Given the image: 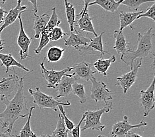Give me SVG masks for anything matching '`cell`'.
<instances>
[{
	"label": "cell",
	"mask_w": 155,
	"mask_h": 137,
	"mask_svg": "<svg viewBox=\"0 0 155 137\" xmlns=\"http://www.w3.org/2000/svg\"><path fill=\"white\" fill-rule=\"evenodd\" d=\"M46 56L44 57L43 61L40 64V68H41L42 75L45 80L47 84V87L48 88H55L57 84L60 83L62 78L65 76H69V74H66L68 72L72 71V67H67L61 71H55L54 69L48 70L44 66V61L46 60Z\"/></svg>",
	"instance_id": "5b68a950"
},
{
	"label": "cell",
	"mask_w": 155,
	"mask_h": 137,
	"mask_svg": "<svg viewBox=\"0 0 155 137\" xmlns=\"http://www.w3.org/2000/svg\"><path fill=\"white\" fill-rule=\"evenodd\" d=\"M5 80V78H3V79L1 80H0V84H2V83L4 82Z\"/></svg>",
	"instance_id": "60d3db41"
},
{
	"label": "cell",
	"mask_w": 155,
	"mask_h": 137,
	"mask_svg": "<svg viewBox=\"0 0 155 137\" xmlns=\"http://www.w3.org/2000/svg\"><path fill=\"white\" fill-rule=\"evenodd\" d=\"M112 109V103L110 102L106 104L101 109L94 111L87 110L84 113V125L82 127L81 131H85L87 129H92L102 131L105 128V125H102L101 121L102 116L105 113H108Z\"/></svg>",
	"instance_id": "3957f363"
},
{
	"label": "cell",
	"mask_w": 155,
	"mask_h": 137,
	"mask_svg": "<svg viewBox=\"0 0 155 137\" xmlns=\"http://www.w3.org/2000/svg\"><path fill=\"white\" fill-rule=\"evenodd\" d=\"M147 125V123L143 121H141L139 124L131 125L129 123L128 117L125 116L123 121H118L117 123L113 125L112 131L110 132V135L112 136V137H127L128 132L131 129L145 127Z\"/></svg>",
	"instance_id": "30bf717a"
},
{
	"label": "cell",
	"mask_w": 155,
	"mask_h": 137,
	"mask_svg": "<svg viewBox=\"0 0 155 137\" xmlns=\"http://www.w3.org/2000/svg\"><path fill=\"white\" fill-rule=\"evenodd\" d=\"M36 137H48V136L46 135H41V136H36Z\"/></svg>",
	"instance_id": "b9f144b4"
},
{
	"label": "cell",
	"mask_w": 155,
	"mask_h": 137,
	"mask_svg": "<svg viewBox=\"0 0 155 137\" xmlns=\"http://www.w3.org/2000/svg\"><path fill=\"white\" fill-rule=\"evenodd\" d=\"M51 11L52 13H51V15L50 17V19L48 21V23L46 28L44 29V32L46 33H48L52 30L53 28L58 27V26L60 24L61 21L59 19L58 15L56 13V7H53L51 8Z\"/></svg>",
	"instance_id": "83f0119b"
},
{
	"label": "cell",
	"mask_w": 155,
	"mask_h": 137,
	"mask_svg": "<svg viewBox=\"0 0 155 137\" xmlns=\"http://www.w3.org/2000/svg\"><path fill=\"white\" fill-rule=\"evenodd\" d=\"M68 33H65L60 27L53 28L49 33L48 36L50 41H58L61 38H63L65 36H68Z\"/></svg>",
	"instance_id": "f546056e"
},
{
	"label": "cell",
	"mask_w": 155,
	"mask_h": 137,
	"mask_svg": "<svg viewBox=\"0 0 155 137\" xmlns=\"http://www.w3.org/2000/svg\"><path fill=\"white\" fill-rule=\"evenodd\" d=\"M97 137H104V135H99Z\"/></svg>",
	"instance_id": "7bdbcfd3"
},
{
	"label": "cell",
	"mask_w": 155,
	"mask_h": 137,
	"mask_svg": "<svg viewBox=\"0 0 155 137\" xmlns=\"http://www.w3.org/2000/svg\"><path fill=\"white\" fill-rule=\"evenodd\" d=\"M116 59L114 55H112L111 57L108 59H102L101 58L98 60L97 61H95L93 64V67L97 69V71L101 74H102L103 75L106 77L107 75V71L110 68V65L112 64L116 61Z\"/></svg>",
	"instance_id": "603a6c76"
},
{
	"label": "cell",
	"mask_w": 155,
	"mask_h": 137,
	"mask_svg": "<svg viewBox=\"0 0 155 137\" xmlns=\"http://www.w3.org/2000/svg\"><path fill=\"white\" fill-rule=\"evenodd\" d=\"M72 92L79 98L81 104H83L87 102V94L83 84L77 83L73 84L72 86Z\"/></svg>",
	"instance_id": "f1b7e54d"
},
{
	"label": "cell",
	"mask_w": 155,
	"mask_h": 137,
	"mask_svg": "<svg viewBox=\"0 0 155 137\" xmlns=\"http://www.w3.org/2000/svg\"><path fill=\"white\" fill-rule=\"evenodd\" d=\"M76 33L70 32V35L68 39H64L65 46L73 47L78 50L79 48L88 46L91 42V38L84 36L83 33L78 32L75 29Z\"/></svg>",
	"instance_id": "5bb4252c"
},
{
	"label": "cell",
	"mask_w": 155,
	"mask_h": 137,
	"mask_svg": "<svg viewBox=\"0 0 155 137\" xmlns=\"http://www.w3.org/2000/svg\"><path fill=\"white\" fill-rule=\"evenodd\" d=\"M113 35L116 39L115 45H114L113 48L116 50L118 54L120 55V59L121 60H122L125 54L130 49V48H128L127 46L131 43L126 41V39H125V37L122 32L115 31Z\"/></svg>",
	"instance_id": "d6986e66"
},
{
	"label": "cell",
	"mask_w": 155,
	"mask_h": 137,
	"mask_svg": "<svg viewBox=\"0 0 155 137\" xmlns=\"http://www.w3.org/2000/svg\"><path fill=\"white\" fill-rule=\"evenodd\" d=\"M29 2H31L32 4L33 7V10H32V13H36L38 12V7H37V1H32V0H30Z\"/></svg>",
	"instance_id": "74e56055"
},
{
	"label": "cell",
	"mask_w": 155,
	"mask_h": 137,
	"mask_svg": "<svg viewBox=\"0 0 155 137\" xmlns=\"http://www.w3.org/2000/svg\"><path fill=\"white\" fill-rule=\"evenodd\" d=\"M4 44H5V42L3 40H2L1 39V37H0V51L1 50H3V49H4Z\"/></svg>",
	"instance_id": "ab89813d"
},
{
	"label": "cell",
	"mask_w": 155,
	"mask_h": 137,
	"mask_svg": "<svg viewBox=\"0 0 155 137\" xmlns=\"http://www.w3.org/2000/svg\"><path fill=\"white\" fill-rule=\"evenodd\" d=\"M35 108V106H32L31 107L30 110H29L28 115V120L26 122L25 125L23 126V127L20 131L19 135H17L18 137H36V135L32 131L31 127V119L32 113V111Z\"/></svg>",
	"instance_id": "4316f807"
},
{
	"label": "cell",
	"mask_w": 155,
	"mask_h": 137,
	"mask_svg": "<svg viewBox=\"0 0 155 137\" xmlns=\"http://www.w3.org/2000/svg\"><path fill=\"white\" fill-rule=\"evenodd\" d=\"M21 15L22 13H21L19 15V17H18V18H19V21L20 28H19V35H18V38H17V44L20 47L19 55L21 57V60H23L28 57H32L28 54L29 47H30V45L32 42V38H29L25 31L23 21H22Z\"/></svg>",
	"instance_id": "7c38bea8"
},
{
	"label": "cell",
	"mask_w": 155,
	"mask_h": 137,
	"mask_svg": "<svg viewBox=\"0 0 155 137\" xmlns=\"http://www.w3.org/2000/svg\"><path fill=\"white\" fill-rule=\"evenodd\" d=\"M92 66L93 65L88 63L81 62L72 67V71H74L73 73L81 79L88 81L94 77V75L97 73V71H93Z\"/></svg>",
	"instance_id": "e0dca14e"
},
{
	"label": "cell",
	"mask_w": 155,
	"mask_h": 137,
	"mask_svg": "<svg viewBox=\"0 0 155 137\" xmlns=\"http://www.w3.org/2000/svg\"><path fill=\"white\" fill-rule=\"evenodd\" d=\"M24 77L19 80V84L16 94L12 99L2 96L1 100L5 106V109L0 113V125L2 129L6 128L7 132H12L15 121L19 118L28 116L27 100L24 94Z\"/></svg>",
	"instance_id": "6da1fadb"
},
{
	"label": "cell",
	"mask_w": 155,
	"mask_h": 137,
	"mask_svg": "<svg viewBox=\"0 0 155 137\" xmlns=\"http://www.w3.org/2000/svg\"><path fill=\"white\" fill-rule=\"evenodd\" d=\"M153 28L150 27L144 34L138 33L137 47L135 50L130 49L125 54L122 60L127 66H130V69H133V64L137 59H143V57H151L154 60V54L153 51L152 39L154 34L152 33Z\"/></svg>",
	"instance_id": "7a4b0ae2"
},
{
	"label": "cell",
	"mask_w": 155,
	"mask_h": 137,
	"mask_svg": "<svg viewBox=\"0 0 155 137\" xmlns=\"http://www.w3.org/2000/svg\"><path fill=\"white\" fill-rule=\"evenodd\" d=\"M65 48H61L58 46H51L47 51L46 58L48 62H58L62 58L65 52Z\"/></svg>",
	"instance_id": "d4e9b609"
},
{
	"label": "cell",
	"mask_w": 155,
	"mask_h": 137,
	"mask_svg": "<svg viewBox=\"0 0 155 137\" xmlns=\"http://www.w3.org/2000/svg\"><path fill=\"white\" fill-rule=\"evenodd\" d=\"M28 92L33 98V103L40 109L48 108L56 112L59 106H71V103L69 102H61L52 96L43 93L38 87H36L35 90L29 88Z\"/></svg>",
	"instance_id": "277c9868"
},
{
	"label": "cell",
	"mask_w": 155,
	"mask_h": 137,
	"mask_svg": "<svg viewBox=\"0 0 155 137\" xmlns=\"http://www.w3.org/2000/svg\"><path fill=\"white\" fill-rule=\"evenodd\" d=\"M142 17L149 18H151L153 21H155V2H153V4L152 5L147 9L146 12L139 15L137 18V19H139V18Z\"/></svg>",
	"instance_id": "836d02e7"
},
{
	"label": "cell",
	"mask_w": 155,
	"mask_h": 137,
	"mask_svg": "<svg viewBox=\"0 0 155 137\" xmlns=\"http://www.w3.org/2000/svg\"><path fill=\"white\" fill-rule=\"evenodd\" d=\"M7 13L6 11L3 8V7H0V24L3 23V21H4L5 18V14Z\"/></svg>",
	"instance_id": "d590c367"
},
{
	"label": "cell",
	"mask_w": 155,
	"mask_h": 137,
	"mask_svg": "<svg viewBox=\"0 0 155 137\" xmlns=\"http://www.w3.org/2000/svg\"><path fill=\"white\" fill-rule=\"evenodd\" d=\"M104 137H107V136H104Z\"/></svg>",
	"instance_id": "ee69618b"
},
{
	"label": "cell",
	"mask_w": 155,
	"mask_h": 137,
	"mask_svg": "<svg viewBox=\"0 0 155 137\" xmlns=\"http://www.w3.org/2000/svg\"><path fill=\"white\" fill-rule=\"evenodd\" d=\"M142 65V59H137L133 64V69L130 72L117 78L116 85L120 86L122 88L124 94H126L130 88L132 86L137 79V73Z\"/></svg>",
	"instance_id": "52a82bcc"
},
{
	"label": "cell",
	"mask_w": 155,
	"mask_h": 137,
	"mask_svg": "<svg viewBox=\"0 0 155 137\" xmlns=\"http://www.w3.org/2000/svg\"><path fill=\"white\" fill-rule=\"evenodd\" d=\"M144 13L143 11H137L135 12H124L120 11L118 17L120 18V32H122L125 28L127 27L134 29L133 23L137 19L139 15Z\"/></svg>",
	"instance_id": "ac0fdd59"
},
{
	"label": "cell",
	"mask_w": 155,
	"mask_h": 137,
	"mask_svg": "<svg viewBox=\"0 0 155 137\" xmlns=\"http://www.w3.org/2000/svg\"><path fill=\"white\" fill-rule=\"evenodd\" d=\"M68 133L69 131L65 127L64 118L60 113L56 128L52 134L48 136V137H68Z\"/></svg>",
	"instance_id": "484cf974"
},
{
	"label": "cell",
	"mask_w": 155,
	"mask_h": 137,
	"mask_svg": "<svg viewBox=\"0 0 155 137\" xmlns=\"http://www.w3.org/2000/svg\"><path fill=\"white\" fill-rule=\"evenodd\" d=\"M75 74L73 73L69 76H65L62 78L60 83L55 87L54 89L58 92L56 99L60 98H65L72 92L73 84L77 83V79L75 77Z\"/></svg>",
	"instance_id": "4fadbf2b"
},
{
	"label": "cell",
	"mask_w": 155,
	"mask_h": 137,
	"mask_svg": "<svg viewBox=\"0 0 155 137\" xmlns=\"http://www.w3.org/2000/svg\"><path fill=\"white\" fill-rule=\"evenodd\" d=\"M0 137H18L17 135H12V132H0Z\"/></svg>",
	"instance_id": "8d00e7d4"
},
{
	"label": "cell",
	"mask_w": 155,
	"mask_h": 137,
	"mask_svg": "<svg viewBox=\"0 0 155 137\" xmlns=\"http://www.w3.org/2000/svg\"><path fill=\"white\" fill-rule=\"evenodd\" d=\"M149 2H150V1H145V0H125V1H122L121 4L128 7L131 9H134L137 11L139 7L142 4Z\"/></svg>",
	"instance_id": "1f68e13d"
},
{
	"label": "cell",
	"mask_w": 155,
	"mask_h": 137,
	"mask_svg": "<svg viewBox=\"0 0 155 137\" xmlns=\"http://www.w3.org/2000/svg\"><path fill=\"white\" fill-rule=\"evenodd\" d=\"M0 3H1V1H0Z\"/></svg>",
	"instance_id": "f6af8a7d"
},
{
	"label": "cell",
	"mask_w": 155,
	"mask_h": 137,
	"mask_svg": "<svg viewBox=\"0 0 155 137\" xmlns=\"http://www.w3.org/2000/svg\"><path fill=\"white\" fill-rule=\"evenodd\" d=\"M127 137H142V136H140L138 134H137V133H135L132 131H130L128 132Z\"/></svg>",
	"instance_id": "f35d334b"
},
{
	"label": "cell",
	"mask_w": 155,
	"mask_h": 137,
	"mask_svg": "<svg viewBox=\"0 0 155 137\" xmlns=\"http://www.w3.org/2000/svg\"><path fill=\"white\" fill-rule=\"evenodd\" d=\"M91 98L98 103L99 102H104L108 104V101L112 99V92L106 87V84L102 81H97L94 77L91 80Z\"/></svg>",
	"instance_id": "8992f818"
},
{
	"label": "cell",
	"mask_w": 155,
	"mask_h": 137,
	"mask_svg": "<svg viewBox=\"0 0 155 137\" xmlns=\"http://www.w3.org/2000/svg\"><path fill=\"white\" fill-rule=\"evenodd\" d=\"M122 0L119 2L114 1V0H95L94 2H91L88 4V7L91 5H97L101 7L103 9L106 11L115 13L118 7L121 4Z\"/></svg>",
	"instance_id": "7402d4cb"
},
{
	"label": "cell",
	"mask_w": 155,
	"mask_h": 137,
	"mask_svg": "<svg viewBox=\"0 0 155 137\" xmlns=\"http://www.w3.org/2000/svg\"><path fill=\"white\" fill-rule=\"evenodd\" d=\"M58 109L60 110V113L61 114V116H63V118H64L65 127L67 128V129L69 132L73 128L75 127V124L73 123L71 120L69 119V118L68 117L67 115H66V113L64 109V107H63V106H59L58 107Z\"/></svg>",
	"instance_id": "d6a6232c"
},
{
	"label": "cell",
	"mask_w": 155,
	"mask_h": 137,
	"mask_svg": "<svg viewBox=\"0 0 155 137\" xmlns=\"http://www.w3.org/2000/svg\"><path fill=\"white\" fill-rule=\"evenodd\" d=\"M27 9V6L21 5V1H20V0L17 1V4L15 7L11 9L9 13L7 14V15L5 17L3 23L2 25V27H0V34H1V32L5 28L14 23L19 15L21 13H24Z\"/></svg>",
	"instance_id": "2e32d148"
},
{
	"label": "cell",
	"mask_w": 155,
	"mask_h": 137,
	"mask_svg": "<svg viewBox=\"0 0 155 137\" xmlns=\"http://www.w3.org/2000/svg\"><path fill=\"white\" fill-rule=\"evenodd\" d=\"M154 77L152 80L150 86L145 90H141L140 91L141 97L139 99V102L144 109V117H147L151 110L154 107L155 99H154Z\"/></svg>",
	"instance_id": "8fae6325"
},
{
	"label": "cell",
	"mask_w": 155,
	"mask_h": 137,
	"mask_svg": "<svg viewBox=\"0 0 155 137\" xmlns=\"http://www.w3.org/2000/svg\"><path fill=\"white\" fill-rule=\"evenodd\" d=\"M84 117H85V116H84V114L83 113V117L79 122V123L77 125H75V127L69 132L71 134L73 137H81V123H82V122L84 121Z\"/></svg>",
	"instance_id": "e575fe53"
},
{
	"label": "cell",
	"mask_w": 155,
	"mask_h": 137,
	"mask_svg": "<svg viewBox=\"0 0 155 137\" xmlns=\"http://www.w3.org/2000/svg\"><path fill=\"white\" fill-rule=\"evenodd\" d=\"M40 35H41V37H40V41L39 43V45L34 50L35 53L37 55L40 54V52L42 51L44 48L50 42L48 34V33L42 31Z\"/></svg>",
	"instance_id": "4dcf8cb0"
},
{
	"label": "cell",
	"mask_w": 155,
	"mask_h": 137,
	"mask_svg": "<svg viewBox=\"0 0 155 137\" xmlns=\"http://www.w3.org/2000/svg\"><path fill=\"white\" fill-rule=\"evenodd\" d=\"M65 3V14L66 17H67V20L68 22V24L69 25V29L70 32H73L75 31V9L72 3L66 1H64Z\"/></svg>",
	"instance_id": "cb8c5ba5"
},
{
	"label": "cell",
	"mask_w": 155,
	"mask_h": 137,
	"mask_svg": "<svg viewBox=\"0 0 155 137\" xmlns=\"http://www.w3.org/2000/svg\"><path fill=\"white\" fill-rule=\"evenodd\" d=\"M0 61H2L1 66H5V73H7L10 71L11 67H17L20 69H23L24 71L30 73L31 71H29V69H27L24 65H22L21 63L17 61L15 59L12 54H4L0 53Z\"/></svg>",
	"instance_id": "44dd1931"
},
{
	"label": "cell",
	"mask_w": 155,
	"mask_h": 137,
	"mask_svg": "<svg viewBox=\"0 0 155 137\" xmlns=\"http://www.w3.org/2000/svg\"><path fill=\"white\" fill-rule=\"evenodd\" d=\"M105 33V32H101V34L97 37L94 38H91V42L88 46L82 47L77 50L79 54L82 56H85L88 55H100L102 57L106 54H110L109 52L104 50L102 44V36Z\"/></svg>",
	"instance_id": "9c48e42d"
},
{
	"label": "cell",
	"mask_w": 155,
	"mask_h": 137,
	"mask_svg": "<svg viewBox=\"0 0 155 137\" xmlns=\"http://www.w3.org/2000/svg\"><path fill=\"white\" fill-rule=\"evenodd\" d=\"M83 2L84 3V6L81 12L77 15L75 24L78 26L81 32L93 33L95 37H97L98 34L94 30L92 18L90 17L88 11V4L91 2L84 0Z\"/></svg>",
	"instance_id": "ba28073f"
},
{
	"label": "cell",
	"mask_w": 155,
	"mask_h": 137,
	"mask_svg": "<svg viewBox=\"0 0 155 137\" xmlns=\"http://www.w3.org/2000/svg\"><path fill=\"white\" fill-rule=\"evenodd\" d=\"M14 74L5 78L3 83L0 84V95L8 98L12 92L17 91L19 84V79L13 70Z\"/></svg>",
	"instance_id": "9a60e30c"
},
{
	"label": "cell",
	"mask_w": 155,
	"mask_h": 137,
	"mask_svg": "<svg viewBox=\"0 0 155 137\" xmlns=\"http://www.w3.org/2000/svg\"><path fill=\"white\" fill-rule=\"evenodd\" d=\"M33 15L35 17L34 27H33V29L35 31L34 38L38 39L42 32L46 28L48 23L50 16L47 13H44L42 15H37L36 13H33Z\"/></svg>",
	"instance_id": "ffe728a7"
}]
</instances>
